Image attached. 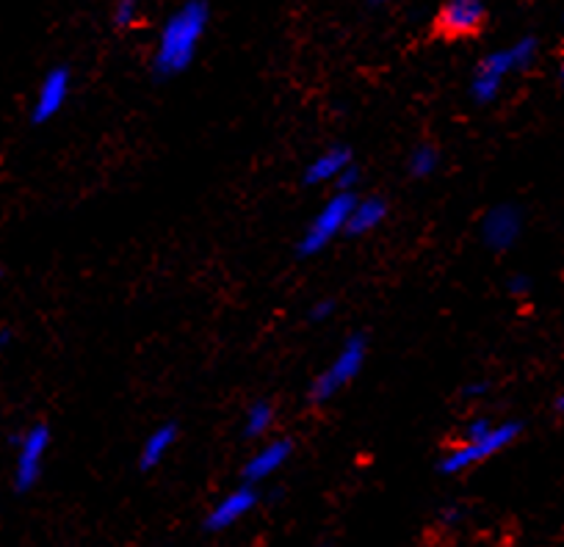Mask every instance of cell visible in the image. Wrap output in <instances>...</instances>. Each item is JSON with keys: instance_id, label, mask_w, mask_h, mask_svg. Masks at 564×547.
<instances>
[{"instance_id": "6da1fadb", "label": "cell", "mask_w": 564, "mask_h": 547, "mask_svg": "<svg viewBox=\"0 0 564 547\" xmlns=\"http://www.w3.org/2000/svg\"><path fill=\"white\" fill-rule=\"evenodd\" d=\"M208 29V7L203 0H188L186 7L177 9L164 23L155 47L153 67L159 78L181 75L197 56V47Z\"/></svg>"}, {"instance_id": "7a4b0ae2", "label": "cell", "mask_w": 564, "mask_h": 547, "mask_svg": "<svg viewBox=\"0 0 564 547\" xmlns=\"http://www.w3.org/2000/svg\"><path fill=\"white\" fill-rule=\"evenodd\" d=\"M536 56V42L534 40H520L514 42L507 51H496L485 58V62L476 67L474 80H470V91L479 102L496 100L498 91H501V84L507 75L520 73V69L529 67Z\"/></svg>"}, {"instance_id": "3957f363", "label": "cell", "mask_w": 564, "mask_h": 547, "mask_svg": "<svg viewBox=\"0 0 564 547\" xmlns=\"http://www.w3.org/2000/svg\"><path fill=\"white\" fill-rule=\"evenodd\" d=\"M357 199L349 192H338L322 210L316 214V219L307 225L305 236H302L300 252L302 254H316L322 252L327 243H333L340 232H346L349 227L351 208H355Z\"/></svg>"}, {"instance_id": "277c9868", "label": "cell", "mask_w": 564, "mask_h": 547, "mask_svg": "<svg viewBox=\"0 0 564 547\" xmlns=\"http://www.w3.org/2000/svg\"><path fill=\"white\" fill-rule=\"evenodd\" d=\"M520 435V424H503L496 426L487 437L481 440H463V446L452 448V451L443 457L441 470L443 473H463V470L474 468V464L485 462V459L496 457L498 451H503L507 446H512Z\"/></svg>"}, {"instance_id": "5b68a950", "label": "cell", "mask_w": 564, "mask_h": 547, "mask_svg": "<svg viewBox=\"0 0 564 547\" xmlns=\"http://www.w3.org/2000/svg\"><path fill=\"white\" fill-rule=\"evenodd\" d=\"M362 362H366V340L360 335H355V338L346 340L338 357L327 365V371L313 382V398L322 404V401H329L335 393H340L346 384L355 382L357 373L362 371Z\"/></svg>"}, {"instance_id": "8992f818", "label": "cell", "mask_w": 564, "mask_h": 547, "mask_svg": "<svg viewBox=\"0 0 564 547\" xmlns=\"http://www.w3.org/2000/svg\"><path fill=\"white\" fill-rule=\"evenodd\" d=\"M18 446V462H14V484L20 492H29L40 481L42 462H45L47 446H51V429L47 426H31L25 435L12 437Z\"/></svg>"}, {"instance_id": "52a82bcc", "label": "cell", "mask_w": 564, "mask_h": 547, "mask_svg": "<svg viewBox=\"0 0 564 547\" xmlns=\"http://www.w3.org/2000/svg\"><path fill=\"white\" fill-rule=\"evenodd\" d=\"M487 18V0H446L437 14V29L446 36H468L481 29Z\"/></svg>"}, {"instance_id": "ba28073f", "label": "cell", "mask_w": 564, "mask_h": 547, "mask_svg": "<svg viewBox=\"0 0 564 547\" xmlns=\"http://www.w3.org/2000/svg\"><path fill=\"white\" fill-rule=\"evenodd\" d=\"M69 97V69L67 67H56L45 75V80L40 84V91H36L34 100V122H47V119L56 117L58 111L64 108Z\"/></svg>"}, {"instance_id": "9c48e42d", "label": "cell", "mask_w": 564, "mask_h": 547, "mask_svg": "<svg viewBox=\"0 0 564 547\" xmlns=\"http://www.w3.org/2000/svg\"><path fill=\"white\" fill-rule=\"evenodd\" d=\"M520 230H523V219H520V210L512 208V205H498V208L487 210L485 225H481L487 247L492 249L512 247L520 238Z\"/></svg>"}, {"instance_id": "30bf717a", "label": "cell", "mask_w": 564, "mask_h": 547, "mask_svg": "<svg viewBox=\"0 0 564 547\" xmlns=\"http://www.w3.org/2000/svg\"><path fill=\"white\" fill-rule=\"evenodd\" d=\"M254 503H258V495H254L252 486H241V490L230 492V495H225L214 508H210L208 517H205V528L208 530L230 528V525H236L238 519H243L249 512H252Z\"/></svg>"}, {"instance_id": "8fae6325", "label": "cell", "mask_w": 564, "mask_h": 547, "mask_svg": "<svg viewBox=\"0 0 564 547\" xmlns=\"http://www.w3.org/2000/svg\"><path fill=\"white\" fill-rule=\"evenodd\" d=\"M291 457V442L285 440H274L269 446L260 448L247 464H243V479L247 484H258V481H265L269 475H274L282 464L289 462Z\"/></svg>"}, {"instance_id": "7c38bea8", "label": "cell", "mask_w": 564, "mask_h": 547, "mask_svg": "<svg viewBox=\"0 0 564 547\" xmlns=\"http://www.w3.org/2000/svg\"><path fill=\"white\" fill-rule=\"evenodd\" d=\"M351 164V153L346 147H329L307 166L305 180L318 186V183H335L340 175H344L346 166Z\"/></svg>"}, {"instance_id": "4fadbf2b", "label": "cell", "mask_w": 564, "mask_h": 547, "mask_svg": "<svg viewBox=\"0 0 564 547\" xmlns=\"http://www.w3.org/2000/svg\"><path fill=\"white\" fill-rule=\"evenodd\" d=\"M175 440H177V429H175V426H172V424L159 426V429H155L153 435H150L148 440H144V446H141V453H139L141 470L159 468V464L166 459V453L172 451Z\"/></svg>"}, {"instance_id": "5bb4252c", "label": "cell", "mask_w": 564, "mask_h": 547, "mask_svg": "<svg viewBox=\"0 0 564 547\" xmlns=\"http://www.w3.org/2000/svg\"><path fill=\"white\" fill-rule=\"evenodd\" d=\"M384 216H388V205H384L382 199H360V203H355V208H351L346 232H349V236H366V232L377 230V227L382 225Z\"/></svg>"}, {"instance_id": "9a60e30c", "label": "cell", "mask_w": 564, "mask_h": 547, "mask_svg": "<svg viewBox=\"0 0 564 547\" xmlns=\"http://www.w3.org/2000/svg\"><path fill=\"white\" fill-rule=\"evenodd\" d=\"M271 420H274V409H271L265 401H258L247 409V418H243V435L247 437H260L269 431Z\"/></svg>"}, {"instance_id": "2e32d148", "label": "cell", "mask_w": 564, "mask_h": 547, "mask_svg": "<svg viewBox=\"0 0 564 547\" xmlns=\"http://www.w3.org/2000/svg\"><path fill=\"white\" fill-rule=\"evenodd\" d=\"M437 166H441V155H437L435 147H415L410 155V172L415 177H430L435 175Z\"/></svg>"}, {"instance_id": "e0dca14e", "label": "cell", "mask_w": 564, "mask_h": 547, "mask_svg": "<svg viewBox=\"0 0 564 547\" xmlns=\"http://www.w3.org/2000/svg\"><path fill=\"white\" fill-rule=\"evenodd\" d=\"M139 7L141 0H117V7H113V23L119 29H130V25L139 20Z\"/></svg>"}, {"instance_id": "ac0fdd59", "label": "cell", "mask_w": 564, "mask_h": 547, "mask_svg": "<svg viewBox=\"0 0 564 547\" xmlns=\"http://www.w3.org/2000/svg\"><path fill=\"white\" fill-rule=\"evenodd\" d=\"M492 429H496V426H492L490 420H487V418H476L474 424H470L468 429H465V440H481V437L490 435Z\"/></svg>"}, {"instance_id": "d6986e66", "label": "cell", "mask_w": 564, "mask_h": 547, "mask_svg": "<svg viewBox=\"0 0 564 547\" xmlns=\"http://www.w3.org/2000/svg\"><path fill=\"white\" fill-rule=\"evenodd\" d=\"M333 310H335V302L333 299H322V302H316V305L311 307V318H313V321H324V318L333 316Z\"/></svg>"}, {"instance_id": "ffe728a7", "label": "cell", "mask_w": 564, "mask_h": 547, "mask_svg": "<svg viewBox=\"0 0 564 547\" xmlns=\"http://www.w3.org/2000/svg\"><path fill=\"white\" fill-rule=\"evenodd\" d=\"M531 291V280L523 277V274H518V277L509 280V294L514 296H525Z\"/></svg>"}, {"instance_id": "44dd1931", "label": "cell", "mask_w": 564, "mask_h": 547, "mask_svg": "<svg viewBox=\"0 0 564 547\" xmlns=\"http://www.w3.org/2000/svg\"><path fill=\"white\" fill-rule=\"evenodd\" d=\"M335 183H338V188H340V192H349V188L355 186V183H357V166H355V164H349V166H346V169H344V175H340L338 180H335Z\"/></svg>"}, {"instance_id": "7402d4cb", "label": "cell", "mask_w": 564, "mask_h": 547, "mask_svg": "<svg viewBox=\"0 0 564 547\" xmlns=\"http://www.w3.org/2000/svg\"><path fill=\"white\" fill-rule=\"evenodd\" d=\"M465 395H468V398H476V395H485L487 393V384L485 382H476V384H468V387L463 390Z\"/></svg>"}, {"instance_id": "603a6c76", "label": "cell", "mask_w": 564, "mask_h": 547, "mask_svg": "<svg viewBox=\"0 0 564 547\" xmlns=\"http://www.w3.org/2000/svg\"><path fill=\"white\" fill-rule=\"evenodd\" d=\"M556 406H558V409H562V413H564V393H562V395H558V401H556Z\"/></svg>"}, {"instance_id": "cb8c5ba5", "label": "cell", "mask_w": 564, "mask_h": 547, "mask_svg": "<svg viewBox=\"0 0 564 547\" xmlns=\"http://www.w3.org/2000/svg\"><path fill=\"white\" fill-rule=\"evenodd\" d=\"M558 73H562V84H564V56H562V69H558Z\"/></svg>"}]
</instances>
